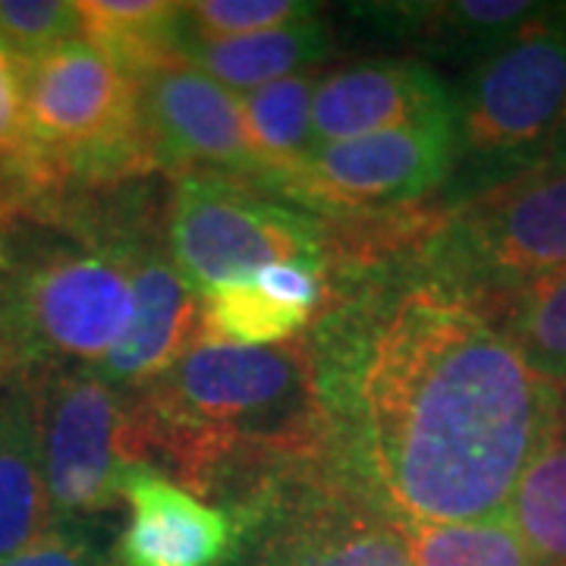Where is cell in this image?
Instances as JSON below:
<instances>
[{
  "label": "cell",
  "mask_w": 566,
  "mask_h": 566,
  "mask_svg": "<svg viewBox=\"0 0 566 566\" xmlns=\"http://www.w3.org/2000/svg\"><path fill=\"white\" fill-rule=\"evenodd\" d=\"M419 249L327 259L305 331L327 463L397 526L501 516L560 424V390Z\"/></svg>",
  "instance_id": "obj_1"
},
{
  "label": "cell",
  "mask_w": 566,
  "mask_h": 566,
  "mask_svg": "<svg viewBox=\"0 0 566 566\" xmlns=\"http://www.w3.org/2000/svg\"><path fill=\"white\" fill-rule=\"evenodd\" d=\"M133 463L158 460L192 497L240 510L281 479L327 463L312 346H233L196 337L129 394Z\"/></svg>",
  "instance_id": "obj_2"
},
{
  "label": "cell",
  "mask_w": 566,
  "mask_h": 566,
  "mask_svg": "<svg viewBox=\"0 0 566 566\" xmlns=\"http://www.w3.org/2000/svg\"><path fill=\"white\" fill-rule=\"evenodd\" d=\"M22 63L25 161L13 208L32 211L66 186H117L155 167L139 88L88 41H66Z\"/></svg>",
  "instance_id": "obj_3"
},
{
  "label": "cell",
  "mask_w": 566,
  "mask_h": 566,
  "mask_svg": "<svg viewBox=\"0 0 566 566\" xmlns=\"http://www.w3.org/2000/svg\"><path fill=\"white\" fill-rule=\"evenodd\" d=\"M133 318L120 249L80 230H0V346L10 371L95 368Z\"/></svg>",
  "instance_id": "obj_4"
},
{
  "label": "cell",
  "mask_w": 566,
  "mask_h": 566,
  "mask_svg": "<svg viewBox=\"0 0 566 566\" xmlns=\"http://www.w3.org/2000/svg\"><path fill=\"white\" fill-rule=\"evenodd\" d=\"M422 264L491 308L566 268V170L535 164L472 192L422 240Z\"/></svg>",
  "instance_id": "obj_5"
},
{
  "label": "cell",
  "mask_w": 566,
  "mask_h": 566,
  "mask_svg": "<svg viewBox=\"0 0 566 566\" xmlns=\"http://www.w3.org/2000/svg\"><path fill=\"white\" fill-rule=\"evenodd\" d=\"M164 218L167 252L199 296L221 283L252 281L268 264L327 268V227L318 214L237 177L177 174Z\"/></svg>",
  "instance_id": "obj_6"
},
{
  "label": "cell",
  "mask_w": 566,
  "mask_h": 566,
  "mask_svg": "<svg viewBox=\"0 0 566 566\" xmlns=\"http://www.w3.org/2000/svg\"><path fill=\"white\" fill-rule=\"evenodd\" d=\"M230 516L237 545L223 566H412L403 528L331 463L286 475Z\"/></svg>",
  "instance_id": "obj_7"
},
{
  "label": "cell",
  "mask_w": 566,
  "mask_h": 566,
  "mask_svg": "<svg viewBox=\"0 0 566 566\" xmlns=\"http://www.w3.org/2000/svg\"><path fill=\"white\" fill-rule=\"evenodd\" d=\"M566 111V3H545L485 61L457 95V145L482 164L542 161Z\"/></svg>",
  "instance_id": "obj_8"
},
{
  "label": "cell",
  "mask_w": 566,
  "mask_h": 566,
  "mask_svg": "<svg viewBox=\"0 0 566 566\" xmlns=\"http://www.w3.org/2000/svg\"><path fill=\"white\" fill-rule=\"evenodd\" d=\"M460 155L457 123H422L359 139L312 145L274 182V196L312 214H394L450 177Z\"/></svg>",
  "instance_id": "obj_9"
},
{
  "label": "cell",
  "mask_w": 566,
  "mask_h": 566,
  "mask_svg": "<svg viewBox=\"0 0 566 566\" xmlns=\"http://www.w3.org/2000/svg\"><path fill=\"white\" fill-rule=\"evenodd\" d=\"M41 465L51 523H88L120 497L129 453V397L92 368L35 371Z\"/></svg>",
  "instance_id": "obj_10"
},
{
  "label": "cell",
  "mask_w": 566,
  "mask_h": 566,
  "mask_svg": "<svg viewBox=\"0 0 566 566\" xmlns=\"http://www.w3.org/2000/svg\"><path fill=\"white\" fill-rule=\"evenodd\" d=\"M92 237L120 249L133 283L129 327L92 371L129 397L161 378L199 337L202 296L182 281L155 223L142 218L133 202H123L111 218H98Z\"/></svg>",
  "instance_id": "obj_11"
},
{
  "label": "cell",
  "mask_w": 566,
  "mask_h": 566,
  "mask_svg": "<svg viewBox=\"0 0 566 566\" xmlns=\"http://www.w3.org/2000/svg\"><path fill=\"white\" fill-rule=\"evenodd\" d=\"M155 161L177 174L205 170L268 189L271 170L249 139L240 95L186 61H170L136 82Z\"/></svg>",
  "instance_id": "obj_12"
},
{
  "label": "cell",
  "mask_w": 566,
  "mask_h": 566,
  "mask_svg": "<svg viewBox=\"0 0 566 566\" xmlns=\"http://www.w3.org/2000/svg\"><path fill=\"white\" fill-rule=\"evenodd\" d=\"M422 123H457V95L419 61H363L315 82V145Z\"/></svg>",
  "instance_id": "obj_13"
},
{
  "label": "cell",
  "mask_w": 566,
  "mask_h": 566,
  "mask_svg": "<svg viewBox=\"0 0 566 566\" xmlns=\"http://www.w3.org/2000/svg\"><path fill=\"white\" fill-rule=\"evenodd\" d=\"M120 497L129 523L114 547V566H223L237 545V520L192 497L151 463L123 469Z\"/></svg>",
  "instance_id": "obj_14"
},
{
  "label": "cell",
  "mask_w": 566,
  "mask_h": 566,
  "mask_svg": "<svg viewBox=\"0 0 566 566\" xmlns=\"http://www.w3.org/2000/svg\"><path fill=\"white\" fill-rule=\"evenodd\" d=\"M51 526L41 465L35 371L13 368L0 385V564Z\"/></svg>",
  "instance_id": "obj_15"
},
{
  "label": "cell",
  "mask_w": 566,
  "mask_h": 566,
  "mask_svg": "<svg viewBox=\"0 0 566 566\" xmlns=\"http://www.w3.org/2000/svg\"><path fill=\"white\" fill-rule=\"evenodd\" d=\"M545 3L528 0H453V3H390L365 7L371 20H385L397 35L422 44L453 61H485L523 25L535 20Z\"/></svg>",
  "instance_id": "obj_16"
},
{
  "label": "cell",
  "mask_w": 566,
  "mask_h": 566,
  "mask_svg": "<svg viewBox=\"0 0 566 566\" xmlns=\"http://www.w3.org/2000/svg\"><path fill=\"white\" fill-rule=\"evenodd\" d=\"M327 51H331V35L318 17L271 32L240 35V39L177 35V57L233 95H249L271 82L296 76L305 66L324 61Z\"/></svg>",
  "instance_id": "obj_17"
},
{
  "label": "cell",
  "mask_w": 566,
  "mask_h": 566,
  "mask_svg": "<svg viewBox=\"0 0 566 566\" xmlns=\"http://www.w3.org/2000/svg\"><path fill=\"white\" fill-rule=\"evenodd\" d=\"M82 41L114 63L123 76L142 82L164 63L177 61V13L170 0H80Z\"/></svg>",
  "instance_id": "obj_18"
},
{
  "label": "cell",
  "mask_w": 566,
  "mask_h": 566,
  "mask_svg": "<svg viewBox=\"0 0 566 566\" xmlns=\"http://www.w3.org/2000/svg\"><path fill=\"white\" fill-rule=\"evenodd\" d=\"M506 516L535 566H566V428L557 424L538 457L526 465Z\"/></svg>",
  "instance_id": "obj_19"
},
{
  "label": "cell",
  "mask_w": 566,
  "mask_h": 566,
  "mask_svg": "<svg viewBox=\"0 0 566 566\" xmlns=\"http://www.w3.org/2000/svg\"><path fill=\"white\" fill-rule=\"evenodd\" d=\"M315 76L296 73L281 82H271L240 98L245 129L255 145L259 158L271 170L268 192L281 174L300 164L312 151V98H315Z\"/></svg>",
  "instance_id": "obj_20"
},
{
  "label": "cell",
  "mask_w": 566,
  "mask_h": 566,
  "mask_svg": "<svg viewBox=\"0 0 566 566\" xmlns=\"http://www.w3.org/2000/svg\"><path fill=\"white\" fill-rule=\"evenodd\" d=\"M315 315L271 300L252 281L221 283L202 293L199 337L233 346H277L303 337Z\"/></svg>",
  "instance_id": "obj_21"
},
{
  "label": "cell",
  "mask_w": 566,
  "mask_h": 566,
  "mask_svg": "<svg viewBox=\"0 0 566 566\" xmlns=\"http://www.w3.org/2000/svg\"><path fill=\"white\" fill-rule=\"evenodd\" d=\"M400 528L412 566H535L506 513L472 523H409Z\"/></svg>",
  "instance_id": "obj_22"
},
{
  "label": "cell",
  "mask_w": 566,
  "mask_h": 566,
  "mask_svg": "<svg viewBox=\"0 0 566 566\" xmlns=\"http://www.w3.org/2000/svg\"><path fill=\"white\" fill-rule=\"evenodd\" d=\"M501 324L538 378L551 387L566 385V268L516 293Z\"/></svg>",
  "instance_id": "obj_23"
},
{
  "label": "cell",
  "mask_w": 566,
  "mask_h": 566,
  "mask_svg": "<svg viewBox=\"0 0 566 566\" xmlns=\"http://www.w3.org/2000/svg\"><path fill=\"white\" fill-rule=\"evenodd\" d=\"M315 3L305 0H192L180 3L177 35L182 39H240L312 20Z\"/></svg>",
  "instance_id": "obj_24"
},
{
  "label": "cell",
  "mask_w": 566,
  "mask_h": 566,
  "mask_svg": "<svg viewBox=\"0 0 566 566\" xmlns=\"http://www.w3.org/2000/svg\"><path fill=\"white\" fill-rule=\"evenodd\" d=\"M82 39L76 3L63 0H0V41L20 57L32 61L51 48Z\"/></svg>",
  "instance_id": "obj_25"
},
{
  "label": "cell",
  "mask_w": 566,
  "mask_h": 566,
  "mask_svg": "<svg viewBox=\"0 0 566 566\" xmlns=\"http://www.w3.org/2000/svg\"><path fill=\"white\" fill-rule=\"evenodd\" d=\"M25 161V111H22V63L0 41V211L10 202Z\"/></svg>",
  "instance_id": "obj_26"
},
{
  "label": "cell",
  "mask_w": 566,
  "mask_h": 566,
  "mask_svg": "<svg viewBox=\"0 0 566 566\" xmlns=\"http://www.w3.org/2000/svg\"><path fill=\"white\" fill-rule=\"evenodd\" d=\"M0 566H114L85 523H51L32 545Z\"/></svg>",
  "instance_id": "obj_27"
},
{
  "label": "cell",
  "mask_w": 566,
  "mask_h": 566,
  "mask_svg": "<svg viewBox=\"0 0 566 566\" xmlns=\"http://www.w3.org/2000/svg\"><path fill=\"white\" fill-rule=\"evenodd\" d=\"M252 283L268 293L271 300L300 308L308 315H318L327 296V283H324V264L315 262H277L262 268Z\"/></svg>",
  "instance_id": "obj_28"
},
{
  "label": "cell",
  "mask_w": 566,
  "mask_h": 566,
  "mask_svg": "<svg viewBox=\"0 0 566 566\" xmlns=\"http://www.w3.org/2000/svg\"><path fill=\"white\" fill-rule=\"evenodd\" d=\"M545 167H554V170H566V111L560 123L554 126L551 139H547L545 151H542V161Z\"/></svg>",
  "instance_id": "obj_29"
},
{
  "label": "cell",
  "mask_w": 566,
  "mask_h": 566,
  "mask_svg": "<svg viewBox=\"0 0 566 566\" xmlns=\"http://www.w3.org/2000/svg\"><path fill=\"white\" fill-rule=\"evenodd\" d=\"M7 375H10V363H7V353H3V346H0V385L7 381Z\"/></svg>",
  "instance_id": "obj_30"
}]
</instances>
